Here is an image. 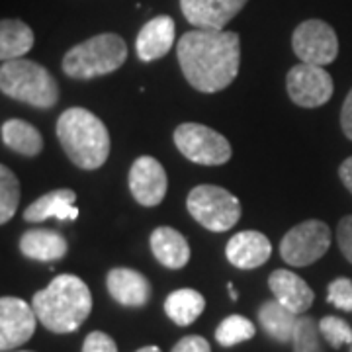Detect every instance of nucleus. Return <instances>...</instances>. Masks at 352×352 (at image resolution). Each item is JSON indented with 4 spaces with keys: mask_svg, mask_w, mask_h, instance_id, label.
<instances>
[{
    "mask_svg": "<svg viewBox=\"0 0 352 352\" xmlns=\"http://www.w3.org/2000/svg\"><path fill=\"white\" fill-rule=\"evenodd\" d=\"M20 352H32V351H20Z\"/></svg>",
    "mask_w": 352,
    "mask_h": 352,
    "instance_id": "nucleus-37",
    "label": "nucleus"
},
{
    "mask_svg": "<svg viewBox=\"0 0 352 352\" xmlns=\"http://www.w3.org/2000/svg\"><path fill=\"white\" fill-rule=\"evenodd\" d=\"M319 331L333 349H340L342 344H352V327L340 317L335 315L323 317L319 321Z\"/></svg>",
    "mask_w": 352,
    "mask_h": 352,
    "instance_id": "nucleus-28",
    "label": "nucleus"
},
{
    "mask_svg": "<svg viewBox=\"0 0 352 352\" xmlns=\"http://www.w3.org/2000/svg\"><path fill=\"white\" fill-rule=\"evenodd\" d=\"M175 145L188 161L206 166H219L231 159V143L212 127L186 122L175 129Z\"/></svg>",
    "mask_w": 352,
    "mask_h": 352,
    "instance_id": "nucleus-7",
    "label": "nucleus"
},
{
    "mask_svg": "<svg viewBox=\"0 0 352 352\" xmlns=\"http://www.w3.org/2000/svg\"><path fill=\"white\" fill-rule=\"evenodd\" d=\"M176 25L170 16H155L139 30L135 51L143 63H151L164 57L175 45Z\"/></svg>",
    "mask_w": 352,
    "mask_h": 352,
    "instance_id": "nucleus-15",
    "label": "nucleus"
},
{
    "mask_svg": "<svg viewBox=\"0 0 352 352\" xmlns=\"http://www.w3.org/2000/svg\"><path fill=\"white\" fill-rule=\"evenodd\" d=\"M57 139L69 161L82 170H96L108 161L112 141L108 127L87 108H69L57 120Z\"/></svg>",
    "mask_w": 352,
    "mask_h": 352,
    "instance_id": "nucleus-3",
    "label": "nucleus"
},
{
    "mask_svg": "<svg viewBox=\"0 0 352 352\" xmlns=\"http://www.w3.org/2000/svg\"><path fill=\"white\" fill-rule=\"evenodd\" d=\"M256 333V327L252 325V321H249L243 315H229L226 317L217 329H215V340L221 346H235L239 342L251 340Z\"/></svg>",
    "mask_w": 352,
    "mask_h": 352,
    "instance_id": "nucleus-26",
    "label": "nucleus"
},
{
    "mask_svg": "<svg viewBox=\"0 0 352 352\" xmlns=\"http://www.w3.org/2000/svg\"><path fill=\"white\" fill-rule=\"evenodd\" d=\"M249 0H180V10L194 28L223 30Z\"/></svg>",
    "mask_w": 352,
    "mask_h": 352,
    "instance_id": "nucleus-13",
    "label": "nucleus"
},
{
    "mask_svg": "<svg viewBox=\"0 0 352 352\" xmlns=\"http://www.w3.org/2000/svg\"><path fill=\"white\" fill-rule=\"evenodd\" d=\"M227 288H229V298H231L233 302H237V298H239V296H237V289L233 288V284H227Z\"/></svg>",
    "mask_w": 352,
    "mask_h": 352,
    "instance_id": "nucleus-35",
    "label": "nucleus"
},
{
    "mask_svg": "<svg viewBox=\"0 0 352 352\" xmlns=\"http://www.w3.org/2000/svg\"><path fill=\"white\" fill-rule=\"evenodd\" d=\"M339 176L342 180V184L346 186V190L352 194V157H349L346 161H342L339 168Z\"/></svg>",
    "mask_w": 352,
    "mask_h": 352,
    "instance_id": "nucleus-34",
    "label": "nucleus"
},
{
    "mask_svg": "<svg viewBox=\"0 0 352 352\" xmlns=\"http://www.w3.org/2000/svg\"><path fill=\"white\" fill-rule=\"evenodd\" d=\"M34 311L43 327L65 335L73 333L88 319L92 311V294L75 274H59L50 286L34 294Z\"/></svg>",
    "mask_w": 352,
    "mask_h": 352,
    "instance_id": "nucleus-2",
    "label": "nucleus"
},
{
    "mask_svg": "<svg viewBox=\"0 0 352 352\" xmlns=\"http://www.w3.org/2000/svg\"><path fill=\"white\" fill-rule=\"evenodd\" d=\"M190 215L208 231L223 233L241 219V201L229 190L215 184H200L186 198Z\"/></svg>",
    "mask_w": 352,
    "mask_h": 352,
    "instance_id": "nucleus-6",
    "label": "nucleus"
},
{
    "mask_svg": "<svg viewBox=\"0 0 352 352\" xmlns=\"http://www.w3.org/2000/svg\"><path fill=\"white\" fill-rule=\"evenodd\" d=\"M76 194L71 188H59L39 196L24 210V221L28 223H41L50 217H57L59 221H73L78 217L75 208Z\"/></svg>",
    "mask_w": 352,
    "mask_h": 352,
    "instance_id": "nucleus-18",
    "label": "nucleus"
},
{
    "mask_svg": "<svg viewBox=\"0 0 352 352\" xmlns=\"http://www.w3.org/2000/svg\"><path fill=\"white\" fill-rule=\"evenodd\" d=\"M351 352H352V349H351Z\"/></svg>",
    "mask_w": 352,
    "mask_h": 352,
    "instance_id": "nucleus-38",
    "label": "nucleus"
},
{
    "mask_svg": "<svg viewBox=\"0 0 352 352\" xmlns=\"http://www.w3.org/2000/svg\"><path fill=\"white\" fill-rule=\"evenodd\" d=\"M106 288L116 302L124 307H143L151 298V284L133 268L118 266L106 276Z\"/></svg>",
    "mask_w": 352,
    "mask_h": 352,
    "instance_id": "nucleus-16",
    "label": "nucleus"
},
{
    "mask_svg": "<svg viewBox=\"0 0 352 352\" xmlns=\"http://www.w3.org/2000/svg\"><path fill=\"white\" fill-rule=\"evenodd\" d=\"M0 90L4 96L50 110L59 100V85L43 65L30 59L4 61L0 67Z\"/></svg>",
    "mask_w": 352,
    "mask_h": 352,
    "instance_id": "nucleus-4",
    "label": "nucleus"
},
{
    "mask_svg": "<svg viewBox=\"0 0 352 352\" xmlns=\"http://www.w3.org/2000/svg\"><path fill=\"white\" fill-rule=\"evenodd\" d=\"M292 47L302 63L325 67L339 55V38L327 22L305 20L294 30Z\"/></svg>",
    "mask_w": 352,
    "mask_h": 352,
    "instance_id": "nucleus-9",
    "label": "nucleus"
},
{
    "mask_svg": "<svg viewBox=\"0 0 352 352\" xmlns=\"http://www.w3.org/2000/svg\"><path fill=\"white\" fill-rule=\"evenodd\" d=\"M327 302L342 311H352V280L337 278L329 284Z\"/></svg>",
    "mask_w": 352,
    "mask_h": 352,
    "instance_id": "nucleus-29",
    "label": "nucleus"
},
{
    "mask_svg": "<svg viewBox=\"0 0 352 352\" xmlns=\"http://www.w3.org/2000/svg\"><path fill=\"white\" fill-rule=\"evenodd\" d=\"M319 337H321L319 321H315L309 315L298 317L294 337H292L294 352H323Z\"/></svg>",
    "mask_w": 352,
    "mask_h": 352,
    "instance_id": "nucleus-27",
    "label": "nucleus"
},
{
    "mask_svg": "<svg viewBox=\"0 0 352 352\" xmlns=\"http://www.w3.org/2000/svg\"><path fill=\"white\" fill-rule=\"evenodd\" d=\"M272 254V245L261 231H239L235 233L226 247L229 263L241 270H252L268 263Z\"/></svg>",
    "mask_w": 352,
    "mask_h": 352,
    "instance_id": "nucleus-14",
    "label": "nucleus"
},
{
    "mask_svg": "<svg viewBox=\"0 0 352 352\" xmlns=\"http://www.w3.org/2000/svg\"><path fill=\"white\" fill-rule=\"evenodd\" d=\"M82 352H118V344L110 335L102 331H92L82 342Z\"/></svg>",
    "mask_w": 352,
    "mask_h": 352,
    "instance_id": "nucleus-30",
    "label": "nucleus"
},
{
    "mask_svg": "<svg viewBox=\"0 0 352 352\" xmlns=\"http://www.w3.org/2000/svg\"><path fill=\"white\" fill-rule=\"evenodd\" d=\"M286 90L289 100L300 108H319L333 96V76L319 65L300 63L286 75Z\"/></svg>",
    "mask_w": 352,
    "mask_h": 352,
    "instance_id": "nucleus-10",
    "label": "nucleus"
},
{
    "mask_svg": "<svg viewBox=\"0 0 352 352\" xmlns=\"http://www.w3.org/2000/svg\"><path fill=\"white\" fill-rule=\"evenodd\" d=\"M258 323L270 339L278 340V342H289L294 337L298 315L289 311L288 307L282 305L278 300H270L261 305Z\"/></svg>",
    "mask_w": 352,
    "mask_h": 352,
    "instance_id": "nucleus-22",
    "label": "nucleus"
},
{
    "mask_svg": "<svg viewBox=\"0 0 352 352\" xmlns=\"http://www.w3.org/2000/svg\"><path fill=\"white\" fill-rule=\"evenodd\" d=\"M22 198V188H20V180L14 175L12 170L2 164L0 166V223H8L18 212Z\"/></svg>",
    "mask_w": 352,
    "mask_h": 352,
    "instance_id": "nucleus-25",
    "label": "nucleus"
},
{
    "mask_svg": "<svg viewBox=\"0 0 352 352\" xmlns=\"http://www.w3.org/2000/svg\"><path fill=\"white\" fill-rule=\"evenodd\" d=\"M2 143L24 157H36L43 151L41 133L24 120H8L2 124Z\"/></svg>",
    "mask_w": 352,
    "mask_h": 352,
    "instance_id": "nucleus-24",
    "label": "nucleus"
},
{
    "mask_svg": "<svg viewBox=\"0 0 352 352\" xmlns=\"http://www.w3.org/2000/svg\"><path fill=\"white\" fill-rule=\"evenodd\" d=\"M129 192L138 204L145 208H155L164 200L168 190V178L164 166L155 157L143 155L133 161L127 176Z\"/></svg>",
    "mask_w": 352,
    "mask_h": 352,
    "instance_id": "nucleus-12",
    "label": "nucleus"
},
{
    "mask_svg": "<svg viewBox=\"0 0 352 352\" xmlns=\"http://www.w3.org/2000/svg\"><path fill=\"white\" fill-rule=\"evenodd\" d=\"M151 251L159 263L170 268V270H180L184 268L190 261V245L188 239L176 231L175 227L161 226L151 233Z\"/></svg>",
    "mask_w": 352,
    "mask_h": 352,
    "instance_id": "nucleus-19",
    "label": "nucleus"
},
{
    "mask_svg": "<svg viewBox=\"0 0 352 352\" xmlns=\"http://www.w3.org/2000/svg\"><path fill=\"white\" fill-rule=\"evenodd\" d=\"M340 127H342L344 135L352 141V88L349 90L344 104H342V110H340Z\"/></svg>",
    "mask_w": 352,
    "mask_h": 352,
    "instance_id": "nucleus-33",
    "label": "nucleus"
},
{
    "mask_svg": "<svg viewBox=\"0 0 352 352\" xmlns=\"http://www.w3.org/2000/svg\"><path fill=\"white\" fill-rule=\"evenodd\" d=\"M135 352H161V349L159 346H143V349H139Z\"/></svg>",
    "mask_w": 352,
    "mask_h": 352,
    "instance_id": "nucleus-36",
    "label": "nucleus"
},
{
    "mask_svg": "<svg viewBox=\"0 0 352 352\" xmlns=\"http://www.w3.org/2000/svg\"><path fill=\"white\" fill-rule=\"evenodd\" d=\"M337 243H339V249L344 254V258L352 263V215H346L340 219L339 227H337Z\"/></svg>",
    "mask_w": 352,
    "mask_h": 352,
    "instance_id": "nucleus-31",
    "label": "nucleus"
},
{
    "mask_svg": "<svg viewBox=\"0 0 352 352\" xmlns=\"http://www.w3.org/2000/svg\"><path fill=\"white\" fill-rule=\"evenodd\" d=\"M38 321L34 305L4 296L0 300V351L10 352L28 342L36 333Z\"/></svg>",
    "mask_w": 352,
    "mask_h": 352,
    "instance_id": "nucleus-11",
    "label": "nucleus"
},
{
    "mask_svg": "<svg viewBox=\"0 0 352 352\" xmlns=\"http://www.w3.org/2000/svg\"><path fill=\"white\" fill-rule=\"evenodd\" d=\"M204 309H206V298L198 289H175L164 300V314L178 327L192 325L204 314Z\"/></svg>",
    "mask_w": 352,
    "mask_h": 352,
    "instance_id": "nucleus-21",
    "label": "nucleus"
},
{
    "mask_svg": "<svg viewBox=\"0 0 352 352\" xmlns=\"http://www.w3.org/2000/svg\"><path fill=\"white\" fill-rule=\"evenodd\" d=\"M69 251V243L59 231L53 229H30L20 239V252L25 258L53 263L63 258Z\"/></svg>",
    "mask_w": 352,
    "mask_h": 352,
    "instance_id": "nucleus-20",
    "label": "nucleus"
},
{
    "mask_svg": "<svg viewBox=\"0 0 352 352\" xmlns=\"http://www.w3.org/2000/svg\"><path fill=\"white\" fill-rule=\"evenodd\" d=\"M176 57L190 87L214 94L239 75L241 39L235 32L194 28L178 39Z\"/></svg>",
    "mask_w": 352,
    "mask_h": 352,
    "instance_id": "nucleus-1",
    "label": "nucleus"
},
{
    "mask_svg": "<svg viewBox=\"0 0 352 352\" xmlns=\"http://www.w3.org/2000/svg\"><path fill=\"white\" fill-rule=\"evenodd\" d=\"M127 59V43L118 34H98L65 53V75L90 80L118 71Z\"/></svg>",
    "mask_w": 352,
    "mask_h": 352,
    "instance_id": "nucleus-5",
    "label": "nucleus"
},
{
    "mask_svg": "<svg viewBox=\"0 0 352 352\" xmlns=\"http://www.w3.org/2000/svg\"><path fill=\"white\" fill-rule=\"evenodd\" d=\"M170 352H212V346L200 335H188L178 340Z\"/></svg>",
    "mask_w": 352,
    "mask_h": 352,
    "instance_id": "nucleus-32",
    "label": "nucleus"
},
{
    "mask_svg": "<svg viewBox=\"0 0 352 352\" xmlns=\"http://www.w3.org/2000/svg\"><path fill=\"white\" fill-rule=\"evenodd\" d=\"M331 227L319 219H307L292 227L280 241V256L289 266H309L317 263L331 247Z\"/></svg>",
    "mask_w": 352,
    "mask_h": 352,
    "instance_id": "nucleus-8",
    "label": "nucleus"
},
{
    "mask_svg": "<svg viewBox=\"0 0 352 352\" xmlns=\"http://www.w3.org/2000/svg\"><path fill=\"white\" fill-rule=\"evenodd\" d=\"M268 286L274 294V300L286 305L296 315L305 314L315 300L314 289L309 288V284L284 268H278L268 276Z\"/></svg>",
    "mask_w": 352,
    "mask_h": 352,
    "instance_id": "nucleus-17",
    "label": "nucleus"
},
{
    "mask_svg": "<svg viewBox=\"0 0 352 352\" xmlns=\"http://www.w3.org/2000/svg\"><path fill=\"white\" fill-rule=\"evenodd\" d=\"M36 36L32 28L22 20H2L0 24V59L14 61L22 59L34 47Z\"/></svg>",
    "mask_w": 352,
    "mask_h": 352,
    "instance_id": "nucleus-23",
    "label": "nucleus"
}]
</instances>
